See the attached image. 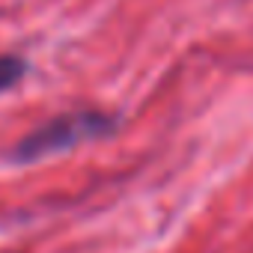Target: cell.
<instances>
[{
    "label": "cell",
    "instance_id": "7a4b0ae2",
    "mask_svg": "<svg viewBox=\"0 0 253 253\" xmlns=\"http://www.w3.org/2000/svg\"><path fill=\"white\" fill-rule=\"evenodd\" d=\"M27 78V60L18 54H0V95L15 89Z\"/></svg>",
    "mask_w": 253,
    "mask_h": 253
},
{
    "label": "cell",
    "instance_id": "6da1fadb",
    "mask_svg": "<svg viewBox=\"0 0 253 253\" xmlns=\"http://www.w3.org/2000/svg\"><path fill=\"white\" fill-rule=\"evenodd\" d=\"M119 119L107 110H72L48 119L45 125L33 128L27 137H21L12 149V161L18 164H33L60 152H69L86 140H98L116 131Z\"/></svg>",
    "mask_w": 253,
    "mask_h": 253
}]
</instances>
